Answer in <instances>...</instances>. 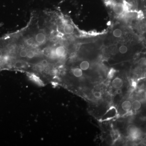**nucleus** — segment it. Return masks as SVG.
<instances>
[{"label": "nucleus", "instance_id": "2", "mask_svg": "<svg viewBox=\"0 0 146 146\" xmlns=\"http://www.w3.org/2000/svg\"><path fill=\"white\" fill-rule=\"evenodd\" d=\"M123 82L119 78H116L112 82V86L115 89H120L123 86Z\"/></svg>", "mask_w": 146, "mask_h": 146}, {"label": "nucleus", "instance_id": "12", "mask_svg": "<svg viewBox=\"0 0 146 146\" xmlns=\"http://www.w3.org/2000/svg\"><path fill=\"white\" fill-rule=\"evenodd\" d=\"M73 74L75 77H80L83 75V71L80 68H75L73 71Z\"/></svg>", "mask_w": 146, "mask_h": 146}, {"label": "nucleus", "instance_id": "8", "mask_svg": "<svg viewBox=\"0 0 146 146\" xmlns=\"http://www.w3.org/2000/svg\"><path fill=\"white\" fill-rule=\"evenodd\" d=\"M90 64L87 61H83L80 64V67L82 70H86L89 68Z\"/></svg>", "mask_w": 146, "mask_h": 146}, {"label": "nucleus", "instance_id": "4", "mask_svg": "<svg viewBox=\"0 0 146 146\" xmlns=\"http://www.w3.org/2000/svg\"><path fill=\"white\" fill-rule=\"evenodd\" d=\"M121 107L125 111H129L132 107V103L129 101H125L122 103Z\"/></svg>", "mask_w": 146, "mask_h": 146}, {"label": "nucleus", "instance_id": "1", "mask_svg": "<svg viewBox=\"0 0 146 146\" xmlns=\"http://www.w3.org/2000/svg\"><path fill=\"white\" fill-rule=\"evenodd\" d=\"M127 133L132 139H137L140 136V131L137 127L134 125H131L127 127Z\"/></svg>", "mask_w": 146, "mask_h": 146}, {"label": "nucleus", "instance_id": "5", "mask_svg": "<svg viewBox=\"0 0 146 146\" xmlns=\"http://www.w3.org/2000/svg\"><path fill=\"white\" fill-rule=\"evenodd\" d=\"M46 39V36L43 33H39L37 34L35 37V40L39 43H43Z\"/></svg>", "mask_w": 146, "mask_h": 146}, {"label": "nucleus", "instance_id": "3", "mask_svg": "<svg viewBox=\"0 0 146 146\" xmlns=\"http://www.w3.org/2000/svg\"><path fill=\"white\" fill-rule=\"evenodd\" d=\"M74 27L72 24H67L64 26V31L66 34H71L74 31Z\"/></svg>", "mask_w": 146, "mask_h": 146}, {"label": "nucleus", "instance_id": "18", "mask_svg": "<svg viewBox=\"0 0 146 146\" xmlns=\"http://www.w3.org/2000/svg\"><path fill=\"white\" fill-rule=\"evenodd\" d=\"M51 55L52 57H55L57 55V54H56V51L53 50L52 52H51Z\"/></svg>", "mask_w": 146, "mask_h": 146}, {"label": "nucleus", "instance_id": "20", "mask_svg": "<svg viewBox=\"0 0 146 146\" xmlns=\"http://www.w3.org/2000/svg\"><path fill=\"white\" fill-rule=\"evenodd\" d=\"M41 64H42V65H43L44 66H46L47 65H48V63L46 60H44L42 61Z\"/></svg>", "mask_w": 146, "mask_h": 146}, {"label": "nucleus", "instance_id": "15", "mask_svg": "<svg viewBox=\"0 0 146 146\" xmlns=\"http://www.w3.org/2000/svg\"><path fill=\"white\" fill-rule=\"evenodd\" d=\"M34 56H35V53L33 51H29V52H27V57L29 58H32L34 57Z\"/></svg>", "mask_w": 146, "mask_h": 146}, {"label": "nucleus", "instance_id": "6", "mask_svg": "<svg viewBox=\"0 0 146 146\" xmlns=\"http://www.w3.org/2000/svg\"><path fill=\"white\" fill-rule=\"evenodd\" d=\"M112 35L115 37H121L123 35V32H122V30L119 28L115 29L112 31Z\"/></svg>", "mask_w": 146, "mask_h": 146}, {"label": "nucleus", "instance_id": "13", "mask_svg": "<svg viewBox=\"0 0 146 146\" xmlns=\"http://www.w3.org/2000/svg\"><path fill=\"white\" fill-rule=\"evenodd\" d=\"M35 69L38 72H42L44 69V66L41 63H39L35 65Z\"/></svg>", "mask_w": 146, "mask_h": 146}, {"label": "nucleus", "instance_id": "10", "mask_svg": "<svg viewBox=\"0 0 146 146\" xmlns=\"http://www.w3.org/2000/svg\"><path fill=\"white\" fill-rule=\"evenodd\" d=\"M132 108L134 110H137L140 109L141 106L140 102L138 100H135L132 104Z\"/></svg>", "mask_w": 146, "mask_h": 146}, {"label": "nucleus", "instance_id": "14", "mask_svg": "<svg viewBox=\"0 0 146 146\" xmlns=\"http://www.w3.org/2000/svg\"><path fill=\"white\" fill-rule=\"evenodd\" d=\"M14 67L17 68H19L22 67V66H23V63L20 61H16L14 64Z\"/></svg>", "mask_w": 146, "mask_h": 146}, {"label": "nucleus", "instance_id": "11", "mask_svg": "<svg viewBox=\"0 0 146 146\" xmlns=\"http://www.w3.org/2000/svg\"><path fill=\"white\" fill-rule=\"evenodd\" d=\"M128 46L126 45H121L118 48L119 52L122 54L126 53L128 52Z\"/></svg>", "mask_w": 146, "mask_h": 146}, {"label": "nucleus", "instance_id": "19", "mask_svg": "<svg viewBox=\"0 0 146 146\" xmlns=\"http://www.w3.org/2000/svg\"><path fill=\"white\" fill-rule=\"evenodd\" d=\"M33 41V40L31 39H30L29 40H27V41H26V43H27L28 45H31L32 44Z\"/></svg>", "mask_w": 146, "mask_h": 146}, {"label": "nucleus", "instance_id": "7", "mask_svg": "<svg viewBox=\"0 0 146 146\" xmlns=\"http://www.w3.org/2000/svg\"><path fill=\"white\" fill-rule=\"evenodd\" d=\"M138 66L143 69H146V57L141 58L138 61Z\"/></svg>", "mask_w": 146, "mask_h": 146}, {"label": "nucleus", "instance_id": "17", "mask_svg": "<svg viewBox=\"0 0 146 146\" xmlns=\"http://www.w3.org/2000/svg\"><path fill=\"white\" fill-rule=\"evenodd\" d=\"M93 95L96 98H100L101 97V94L100 92L96 91L94 92Z\"/></svg>", "mask_w": 146, "mask_h": 146}, {"label": "nucleus", "instance_id": "9", "mask_svg": "<svg viewBox=\"0 0 146 146\" xmlns=\"http://www.w3.org/2000/svg\"><path fill=\"white\" fill-rule=\"evenodd\" d=\"M56 52L58 56H62L65 54L66 50L63 46H59L56 49Z\"/></svg>", "mask_w": 146, "mask_h": 146}, {"label": "nucleus", "instance_id": "16", "mask_svg": "<svg viewBox=\"0 0 146 146\" xmlns=\"http://www.w3.org/2000/svg\"><path fill=\"white\" fill-rule=\"evenodd\" d=\"M27 52L25 50H22L20 53V55L22 57H25L27 56Z\"/></svg>", "mask_w": 146, "mask_h": 146}]
</instances>
